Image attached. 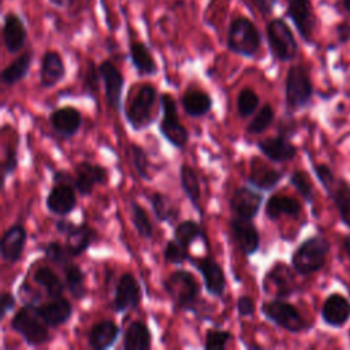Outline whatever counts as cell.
Instances as JSON below:
<instances>
[{"label": "cell", "instance_id": "obj_1", "mask_svg": "<svg viewBox=\"0 0 350 350\" xmlns=\"http://www.w3.org/2000/svg\"><path fill=\"white\" fill-rule=\"evenodd\" d=\"M331 243L321 235H312L304 239L291 254V267L295 273L309 276L325 267Z\"/></svg>", "mask_w": 350, "mask_h": 350}, {"label": "cell", "instance_id": "obj_2", "mask_svg": "<svg viewBox=\"0 0 350 350\" xmlns=\"http://www.w3.org/2000/svg\"><path fill=\"white\" fill-rule=\"evenodd\" d=\"M163 287L174 306L186 312H198L200 286L193 273L186 269H176L164 279Z\"/></svg>", "mask_w": 350, "mask_h": 350}, {"label": "cell", "instance_id": "obj_3", "mask_svg": "<svg viewBox=\"0 0 350 350\" xmlns=\"http://www.w3.org/2000/svg\"><path fill=\"white\" fill-rule=\"evenodd\" d=\"M262 36L260 29L247 16H235L228 26L226 46L231 53L253 57L261 46Z\"/></svg>", "mask_w": 350, "mask_h": 350}, {"label": "cell", "instance_id": "obj_4", "mask_svg": "<svg viewBox=\"0 0 350 350\" xmlns=\"http://www.w3.org/2000/svg\"><path fill=\"white\" fill-rule=\"evenodd\" d=\"M313 97V83L309 70L304 64H294L287 70L284 81V101L288 112L308 107Z\"/></svg>", "mask_w": 350, "mask_h": 350}, {"label": "cell", "instance_id": "obj_5", "mask_svg": "<svg viewBox=\"0 0 350 350\" xmlns=\"http://www.w3.org/2000/svg\"><path fill=\"white\" fill-rule=\"evenodd\" d=\"M10 325L29 346H40L51 339V327L38 316L34 305H23L14 314Z\"/></svg>", "mask_w": 350, "mask_h": 350}, {"label": "cell", "instance_id": "obj_6", "mask_svg": "<svg viewBox=\"0 0 350 350\" xmlns=\"http://www.w3.org/2000/svg\"><path fill=\"white\" fill-rule=\"evenodd\" d=\"M267 44L271 55L279 62H291L298 55L295 36L283 18H273L265 26Z\"/></svg>", "mask_w": 350, "mask_h": 350}, {"label": "cell", "instance_id": "obj_7", "mask_svg": "<svg viewBox=\"0 0 350 350\" xmlns=\"http://www.w3.org/2000/svg\"><path fill=\"white\" fill-rule=\"evenodd\" d=\"M261 313L268 321L291 334L305 332L310 328V323L305 320L299 310L284 299L275 298L272 301L262 302Z\"/></svg>", "mask_w": 350, "mask_h": 350}, {"label": "cell", "instance_id": "obj_8", "mask_svg": "<svg viewBox=\"0 0 350 350\" xmlns=\"http://www.w3.org/2000/svg\"><path fill=\"white\" fill-rule=\"evenodd\" d=\"M77 205L74 178L66 171L53 174V186L45 198L46 209L57 216H67Z\"/></svg>", "mask_w": 350, "mask_h": 350}, {"label": "cell", "instance_id": "obj_9", "mask_svg": "<svg viewBox=\"0 0 350 350\" xmlns=\"http://www.w3.org/2000/svg\"><path fill=\"white\" fill-rule=\"evenodd\" d=\"M157 98V90L154 86L145 83L138 88L135 96L131 98L124 109L126 120L135 130H142L153 122V108Z\"/></svg>", "mask_w": 350, "mask_h": 350}, {"label": "cell", "instance_id": "obj_10", "mask_svg": "<svg viewBox=\"0 0 350 350\" xmlns=\"http://www.w3.org/2000/svg\"><path fill=\"white\" fill-rule=\"evenodd\" d=\"M161 120L159 130L161 135L175 148L183 149L189 142V131L180 123L176 103L170 93L160 94Z\"/></svg>", "mask_w": 350, "mask_h": 350}, {"label": "cell", "instance_id": "obj_11", "mask_svg": "<svg viewBox=\"0 0 350 350\" xmlns=\"http://www.w3.org/2000/svg\"><path fill=\"white\" fill-rule=\"evenodd\" d=\"M286 16L293 22L299 37L312 44L317 18L312 0H286Z\"/></svg>", "mask_w": 350, "mask_h": 350}, {"label": "cell", "instance_id": "obj_12", "mask_svg": "<svg viewBox=\"0 0 350 350\" xmlns=\"http://www.w3.org/2000/svg\"><path fill=\"white\" fill-rule=\"evenodd\" d=\"M294 268L284 265L278 261L265 275L262 280V288L267 294H272L275 298L286 299L291 297L295 290V279H294Z\"/></svg>", "mask_w": 350, "mask_h": 350}, {"label": "cell", "instance_id": "obj_13", "mask_svg": "<svg viewBox=\"0 0 350 350\" xmlns=\"http://www.w3.org/2000/svg\"><path fill=\"white\" fill-rule=\"evenodd\" d=\"M191 265L200 272L204 286L208 294L213 297H221L226 291V275L223 268L211 256L202 258H191Z\"/></svg>", "mask_w": 350, "mask_h": 350}, {"label": "cell", "instance_id": "obj_14", "mask_svg": "<svg viewBox=\"0 0 350 350\" xmlns=\"http://www.w3.org/2000/svg\"><path fill=\"white\" fill-rule=\"evenodd\" d=\"M320 316L325 325L342 328L350 320V301L342 293H329L321 305Z\"/></svg>", "mask_w": 350, "mask_h": 350}, {"label": "cell", "instance_id": "obj_15", "mask_svg": "<svg viewBox=\"0 0 350 350\" xmlns=\"http://www.w3.org/2000/svg\"><path fill=\"white\" fill-rule=\"evenodd\" d=\"M98 75L104 82V93L108 104L115 109L122 108V93L124 88V77L119 68L111 62L104 60L98 66Z\"/></svg>", "mask_w": 350, "mask_h": 350}, {"label": "cell", "instance_id": "obj_16", "mask_svg": "<svg viewBox=\"0 0 350 350\" xmlns=\"http://www.w3.org/2000/svg\"><path fill=\"white\" fill-rule=\"evenodd\" d=\"M141 286L135 276L130 272L123 273L118 284L115 287V295H113V309L118 313L135 309L141 302Z\"/></svg>", "mask_w": 350, "mask_h": 350}, {"label": "cell", "instance_id": "obj_17", "mask_svg": "<svg viewBox=\"0 0 350 350\" xmlns=\"http://www.w3.org/2000/svg\"><path fill=\"white\" fill-rule=\"evenodd\" d=\"M108 179L107 168L89 161H81L75 165L74 187L81 196H90L97 185H104Z\"/></svg>", "mask_w": 350, "mask_h": 350}, {"label": "cell", "instance_id": "obj_18", "mask_svg": "<svg viewBox=\"0 0 350 350\" xmlns=\"http://www.w3.org/2000/svg\"><path fill=\"white\" fill-rule=\"evenodd\" d=\"M231 234L241 252L246 256H253L260 247V234L250 219L234 216L230 221Z\"/></svg>", "mask_w": 350, "mask_h": 350}, {"label": "cell", "instance_id": "obj_19", "mask_svg": "<svg viewBox=\"0 0 350 350\" xmlns=\"http://www.w3.org/2000/svg\"><path fill=\"white\" fill-rule=\"evenodd\" d=\"M262 204V196L256 190L241 186L237 187L230 198V208L237 217L254 219Z\"/></svg>", "mask_w": 350, "mask_h": 350}, {"label": "cell", "instance_id": "obj_20", "mask_svg": "<svg viewBox=\"0 0 350 350\" xmlns=\"http://www.w3.org/2000/svg\"><path fill=\"white\" fill-rule=\"evenodd\" d=\"M3 42L8 53L14 55L22 51L27 40V30L23 19L14 11L4 15L3 21Z\"/></svg>", "mask_w": 350, "mask_h": 350}, {"label": "cell", "instance_id": "obj_21", "mask_svg": "<svg viewBox=\"0 0 350 350\" xmlns=\"http://www.w3.org/2000/svg\"><path fill=\"white\" fill-rule=\"evenodd\" d=\"M27 232L22 224H12L8 227L1 237L0 245L3 261L7 264H15L25 250Z\"/></svg>", "mask_w": 350, "mask_h": 350}, {"label": "cell", "instance_id": "obj_22", "mask_svg": "<svg viewBox=\"0 0 350 350\" xmlns=\"http://www.w3.org/2000/svg\"><path fill=\"white\" fill-rule=\"evenodd\" d=\"M38 316L46 323L48 327L56 328L63 324H66L70 317L72 316V305L71 302L64 297L51 298V301L34 305Z\"/></svg>", "mask_w": 350, "mask_h": 350}, {"label": "cell", "instance_id": "obj_23", "mask_svg": "<svg viewBox=\"0 0 350 350\" xmlns=\"http://www.w3.org/2000/svg\"><path fill=\"white\" fill-rule=\"evenodd\" d=\"M66 77V66L57 51H46L40 63V85L44 89L55 88Z\"/></svg>", "mask_w": 350, "mask_h": 350}, {"label": "cell", "instance_id": "obj_24", "mask_svg": "<svg viewBox=\"0 0 350 350\" xmlns=\"http://www.w3.org/2000/svg\"><path fill=\"white\" fill-rule=\"evenodd\" d=\"M283 172L271 167L269 164L261 161L257 157H253L250 161V172L247 176V182L250 186L269 191L278 186V183L283 179Z\"/></svg>", "mask_w": 350, "mask_h": 350}, {"label": "cell", "instance_id": "obj_25", "mask_svg": "<svg viewBox=\"0 0 350 350\" xmlns=\"http://www.w3.org/2000/svg\"><path fill=\"white\" fill-rule=\"evenodd\" d=\"M49 124L59 135L72 137L82 124V115L75 107L64 105L51 112Z\"/></svg>", "mask_w": 350, "mask_h": 350}, {"label": "cell", "instance_id": "obj_26", "mask_svg": "<svg viewBox=\"0 0 350 350\" xmlns=\"http://www.w3.org/2000/svg\"><path fill=\"white\" fill-rule=\"evenodd\" d=\"M258 150L272 163H286L297 156V146L283 135L269 137L257 142Z\"/></svg>", "mask_w": 350, "mask_h": 350}, {"label": "cell", "instance_id": "obj_27", "mask_svg": "<svg viewBox=\"0 0 350 350\" xmlns=\"http://www.w3.org/2000/svg\"><path fill=\"white\" fill-rule=\"evenodd\" d=\"M120 334V328L112 320L96 323L88 335V343L93 350H105L112 347Z\"/></svg>", "mask_w": 350, "mask_h": 350}, {"label": "cell", "instance_id": "obj_28", "mask_svg": "<svg viewBox=\"0 0 350 350\" xmlns=\"http://www.w3.org/2000/svg\"><path fill=\"white\" fill-rule=\"evenodd\" d=\"M130 62L134 70L139 77H150L157 74V63L148 48V45L142 41H133L129 45Z\"/></svg>", "mask_w": 350, "mask_h": 350}, {"label": "cell", "instance_id": "obj_29", "mask_svg": "<svg viewBox=\"0 0 350 350\" xmlns=\"http://www.w3.org/2000/svg\"><path fill=\"white\" fill-rule=\"evenodd\" d=\"M302 211L299 201L290 196L272 194L265 202V215L269 220H278L282 216L298 217Z\"/></svg>", "mask_w": 350, "mask_h": 350}, {"label": "cell", "instance_id": "obj_30", "mask_svg": "<svg viewBox=\"0 0 350 350\" xmlns=\"http://www.w3.org/2000/svg\"><path fill=\"white\" fill-rule=\"evenodd\" d=\"M152 346V334L144 321L135 320L129 324L123 335L124 350H148Z\"/></svg>", "mask_w": 350, "mask_h": 350}, {"label": "cell", "instance_id": "obj_31", "mask_svg": "<svg viewBox=\"0 0 350 350\" xmlns=\"http://www.w3.org/2000/svg\"><path fill=\"white\" fill-rule=\"evenodd\" d=\"M182 107L191 118H202L212 109V97L201 89H189L182 97Z\"/></svg>", "mask_w": 350, "mask_h": 350}, {"label": "cell", "instance_id": "obj_32", "mask_svg": "<svg viewBox=\"0 0 350 350\" xmlns=\"http://www.w3.org/2000/svg\"><path fill=\"white\" fill-rule=\"evenodd\" d=\"M66 246L72 257L81 256L94 241L96 232L88 224H74L72 228L64 235Z\"/></svg>", "mask_w": 350, "mask_h": 350}, {"label": "cell", "instance_id": "obj_33", "mask_svg": "<svg viewBox=\"0 0 350 350\" xmlns=\"http://www.w3.org/2000/svg\"><path fill=\"white\" fill-rule=\"evenodd\" d=\"M327 194L335 204L340 221L350 230V183L339 176Z\"/></svg>", "mask_w": 350, "mask_h": 350}, {"label": "cell", "instance_id": "obj_34", "mask_svg": "<svg viewBox=\"0 0 350 350\" xmlns=\"http://www.w3.org/2000/svg\"><path fill=\"white\" fill-rule=\"evenodd\" d=\"M33 282L38 284L49 298H57L63 295L66 283L59 278V275L46 265L37 268L33 273Z\"/></svg>", "mask_w": 350, "mask_h": 350}, {"label": "cell", "instance_id": "obj_35", "mask_svg": "<svg viewBox=\"0 0 350 350\" xmlns=\"http://www.w3.org/2000/svg\"><path fill=\"white\" fill-rule=\"evenodd\" d=\"M33 62V52L26 51L12 60L1 72V81L5 86H12L21 82L29 72Z\"/></svg>", "mask_w": 350, "mask_h": 350}, {"label": "cell", "instance_id": "obj_36", "mask_svg": "<svg viewBox=\"0 0 350 350\" xmlns=\"http://www.w3.org/2000/svg\"><path fill=\"white\" fill-rule=\"evenodd\" d=\"M179 179H180V186H182L186 197L189 198V201L191 202L194 209L201 212V205H200L201 189H200V180H198V175H197L196 170L193 167H190L189 164L183 163L179 168Z\"/></svg>", "mask_w": 350, "mask_h": 350}, {"label": "cell", "instance_id": "obj_37", "mask_svg": "<svg viewBox=\"0 0 350 350\" xmlns=\"http://www.w3.org/2000/svg\"><path fill=\"white\" fill-rule=\"evenodd\" d=\"M85 273L82 268L77 264H67L64 267V283L66 288L75 299H82L86 295V286H85Z\"/></svg>", "mask_w": 350, "mask_h": 350}, {"label": "cell", "instance_id": "obj_38", "mask_svg": "<svg viewBox=\"0 0 350 350\" xmlns=\"http://www.w3.org/2000/svg\"><path fill=\"white\" fill-rule=\"evenodd\" d=\"M130 211H131V221L135 227L138 235L144 239H152L153 237V224L144 209L142 205H139L137 201H130Z\"/></svg>", "mask_w": 350, "mask_h": 350}, {"label": "cell", "instance_id": "obj_39", "mask_svg": "<svg viewBox=\"0 0 350 350\" xmlns=\"http://www.w3.org/2000/svg\"><path fill=\"white\" fill-rule=\"evenodd\" d=\"M174 238L183 246L189 247L194 241H197L198 238H205V235L198 223H196L194 220H185L175 227Z\"/></svg>", "mask_w": 350, "mask_h": 350}, {"label": "cell", "instance_id": "obj_40", "mask_svg": "<svg viewBox=\"0 0 350 350\" xmlns=\"http://www.w3.org/2000/svg\"><path fill=\"white\" fill-rule=\"evenodd\" d=\"M148 198H149L153 215L157 219V221H168L170 219H172L175 216V209H174L170 198L167 196H164L163 193L154 191Z\"/></svg>", "mask_w": 350, "mask_h": 350}, {"label": "cell", "instance_id": "obj_41", "mask_svg": "<svg viewBox=\"0 0 350 350\" xmlns=\"http://www.w3.org/2000/svg\"><path fill=\"white\" fill-rule=\"evenodd\" d=\"M275 119V111L269 103H265L254 115L252 122L247 126V133L250 134H262L267 129L271 127Z\"/></svg>", "mask_w": 350, "mask_h": 350}, {"label": "cell", "instance_id": "obj_42", "mask_svg": "<svg viewBox=\"0 0 350 350\" xmlns=\"http://www.w3.org/2000/svg\"><path fill=\"white\" fill-rule=\"evenodd\" d=\"M290 185L299 193V196L308 202L313 204L314 201V190L313 185L309 179V175L302 170H295L290 175Z\"/></svg>", "mask_w": 350, "mask_h": 350}, {"label": "cell", "instance_id": "obj_43", "mask_svg": "<svg viewBox=\"0 0 350 350\" xmlns=\"http://www.w3.org/2000/svg\"><path fill=\"white\" fill-rule=\"evenodd\" d=\"M260 105V97L258 94L250 89L245 88L239 92L238 98H237V109L241 118H249Z\"/></svg>", "mask_w": 350, "mask_h": 350}, {"label": "cell", "instance_id": "obj_44", "mask_svg": "<svg viewBox=\"0 0 350 350\" xmlns=\"http://www.w3.org/2000/svg\"><path fill=\"white\" fill-rule=\"evenodd\" d=\"M187 249H189V247L183 246L182 243H179V242L174 238V239H170V241L165 243L164 250H163V257H164V260H165L168 264L180 265V264H183L185 261L190 260V256H189Z\"/></svg>", "mask_w": 350, "mask_h": 350}, {"label": "cell", "instance_id": "obj_45", "mask_svg": "<svg viewBox=\"0 0 350 350\" xmlns=\"http://www.w3.org/2000/svg\"><path fill=\"white\" fill-rule=\"evenodd\" d=\"M44 253L46 260H49L51 262L60 265V267H66L67 264L71 262V253L68 252L66 245H62L59 242H49L45 245L44 247Z\"/></svg>", "mask_w": 350, "mask_h": 350}, {"label": "cell", "instance_id": "obj_46", "mask_svg": "<svg viewBox=\"0 0 350 350\" xmlns=\"http://www.w3.org/2000/svg\"><path fill=\"white\" fill-rule=\"evenodd\" d=\"M130 152H131V161L134 165V170L137 171L138 176L142 179L149 180L150 179V174H149V159L148 154L145 152V149L137 144H133L130 146Z\"/></svg>", "mask_w": 350, "mask_h": 350}, {"label": "cell", "instance_id": "obj_47", "mask_svg": "<svg viewBox=\"0 0 350 350\" xmlns=\"http://www.w3.org/2000/svg\"><path fill=\"white\" fill-rule=\"evenodd\" d=\"M232 334L223 329H208L205 335V350H224L231 340Z\"/></svg>", "mask_w": 350, "mask_h": 350}, {"label": "cell", "instance_id": "obj_48", "mask_svg": "<svg viewBox=\"0 0 350 350\" xmlns=\"http://www.w3.org/2000/svg\"><path fill=\"white\" fill-rule=\"evenodd\" d=\"M312 170H313V174L316 175L317 180L320 182V185L324 187L325 193L329 191L338 179V176L334 174L332 168L324 163H319V164L313 163Z\"/></svg>", "mask_w": 350, "mask_h": 350}, {"label": "cell", "instance_id": "obj_49", "mask_svg": "<svg viewBox=\"0 0 350 350\" xmlns=\"http://www.w3.org/2000/svg\"><path fill=\"white\" fill-rule=\"evenodd\" d=\"M256 310L254 301L249 295H241L237 299V312L241 317H249L253 316Z\"/></svg>", "mask_w": 350, "mask_h": 350}, {"label": "cell", "instance_id": "obj_50", "mask_svg": "<svg viewBox=\"0 0 350 350\" xmlns=\"http://www.w3.org/2000/svg\"><path fill=\"white\" fill-rule=\"evenodd\" d=\"M297 130V123L293 118H282L278 126V133L279 135H283L286 138H290L295 134Z\"/></svg>", "mask_w": 350, "mask_h": 350}, {"label": "cell", "instance_id": "obj_51", "mask_svg": "<svg viewBox=\"0 0 350 350\" xmlns=\"http://www.w3.org/2000/svg\"><path fill=\"white\" fill-rule=\"evenodd\" d=\"M19 294H21V299L23 302V305H37V301L40 299V294L36 293L30 286H27L26 283H23L19 288Z\"/></svg>", "mask_w": 350, "mask_h": 350}, {"label": "cell", "instance_id": "obj_52", "mask_svg": "<svg viewBox=\"0 0 350 350\" xmlns=\"http://www.w3.org/2000/svg\"><path fill=\"white\" fill-rule=\"evenodd\" d=\"M18 167V157H16V150L15 149H10L5 154V160H4V164H3V174H4V178H7L8 175H12L14 171L16 170Z\"/></svg>", "mask_w": 350, "mask_h": 350}, {"label": "cell", "instance_id": "obj_53", "mask_svg": "<svg viewBox=\"0 0 350 350\" xmlns=\"http://www.w3.org/2000/svg\"><path fill=\"white\" fill-rule=\"evenodd\" d=\"M15 308V297L14 294L4 291L0 298V319H4L8 312Z\"/></svg>", "mask_w": 350, "mask_h": 350}, {"label": "cell", "instance_id": "obj_54", "mask_svg": "<svg viewBox=\"0 0 350 350\" xmlns=\"http://www.w3.org/2000/svg\"><path fill=\"white\" fill-rule=\"evenodd\" d=\"M252 1H253V5L256 7V10L262 16H269L278 4V0H252Z\"/></svg>", "mask_w": 350, "mask_h": 350}, {"label": "cell", "instance_id": "obj_55", "mask_svg": "<svg viewBox=\"0 0 350 350\" xmlns=\"http://www.w3.org/2000/svg\"><path fill=\"white\" fill-rule=\"evenodd\" d=\"M335 36L340 44H346L350 41V23L347 21H342L335 26Z\"/></svg>", "mask_w": 350, "mask_h": 350}, {"label": "cell", "instance_id": "obj_56", "mask_svg": "<svg viewBox=\"0 0 350 350\" xmlns=\"http://www.w3.org/2000/svg\"><path fill=\"white\" fill-rule=\"evenodd\" d=\"M72 226H74V223L71 220H68V219H57L56 223H55L56 231L59 234H63V235H66L72 228Z\"/></svg>", "mask_w": 350, "mask_h": 350}, {"label": "cell", "instance_id": "obj_57", "mask_svg": "<svg viewBox=\"0 0 350 350\" xmlns=\"http://www.w3.org/2000/svg\"><path fill=\"white\" fill-rule=\"evenodd\" d=\"M340 246H342V250L345 253V256L347 257V260L350 261V235H345L340 241Z\"/></svg>", "mask_w": 350, "mask_h": 350}, {"label": "cell", "instance_id": "obj_58", "mask_svg": "<svg viewBox=\"0 0 350 350\" xmlns=\"http://www.w3.org/2000/svg\"><path fill=\"white\" fill-rule=\"evenodd\" d=\"M56 8H68L74 4L75 0H48Z\"/></svg>", "mask_w": 350, "mask_h": 350}, {"label": "cell", "instance_id": "obj_59", "mask_svg": "<svg viewBox=\"0 0 350 350\" xmlns=\"http://www.w3.org/2000/svg\"><path fill=\"white\" fill-rule=\"evenodd\" d=\"M342 8L350 14V0H342Z\"/></svg>", "mask_w": 350, "mask_h": 350}]
</instances>
